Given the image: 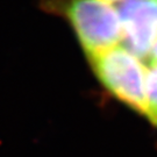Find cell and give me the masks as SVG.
I'll list each match as a JSON object with an SVG mask.
<instances>
[{
    "mask_svg": "<svg viewBox=\"0 0 157 157\" xmlns=\"http://www.w3.org/2000/svg\"><path fill=\"white\" fill-rule=\"evenodd\" d=\"M95 78L124 105L147 118V67L142 59L120 44L87 57Z\"/></svg>",
    "mask_w": 157,
    "mask_h": 157,
    "instance_id": "2",
    "label": "cell"
},
{
    "mask_svg": "<svg viewBox=\"0 0 157 157\" xmlns=\"http://www.w3.org/2000/svg\"><path fill=\"white\" fill-rule=\"evenodd\" d=\"M146 97L148 107L147 118L150 120L157 115V63H150L147 67Z\"/></svg>",
    "mask_w": 157,
    "mask_h": 157,
    "instance_id": "4",
    "label": "cell"
},
{
    "mask_svg": "<svg viewBox=\"0 0 157 157\" xmlns=\"http://www.w3.org/2000/svg\"><path fill=\"white\" fill-rule=\"evenodd\" d=\"M117 8L122 28L121 44L147 61L157 39V0H126Z\"/></svg>",
    "mask_w": 157,
    "mask_h": 157,
    "instance_id": "3",
    "label": "cell"
},
{
    "mask_svg": "<svg viewBox=\"0 0 157 157\" xmlns=\"http://www.w3.org/2000/svg\"><path fill=\"white\" fill-rule=\"evenodd\" d=\"M150 121H151L152 124H154V126L157 128V115H156V117H154L152 119H150Z\"/></svg>",
    "mask_w": 157,
    "mask_h": 157,
    "instance_id": "7",
    "label": "cell"
},
{
    "mask_svg": "<svg viewBox=\"0 0 157 157\" xmlns=\"http://www.w3.org/2000/svg\"><path fill=\"white\" fill-rule=\"evenodd\" d=\"M40 7L71 27L86 57L122 43L121 19L112 4L102 0H41Z\"/></svg>",
    "mask_w": 157,
    "mask_h": 157,
    "instance_id": "1",
    "label": "cell"
},
{
    "mask_svg": "<svg viewBox=\"0 0 157 157\" xmlns=\"http://www.w3.org/2000/svg\"><path fill=\"white\" fill-rule=\"evenodd\" d=\"M102 1L114 5V4H121V2H124V1H126V0H102Z\"/></svg>",
    "mask_w": 157,
    "mask_h": 157,
    "instance_id": "6",
    "label": "cell"
},
{
    "mask_svg": "<svg viewBox=\"0 0 157 157\" xmlns=\"http://www.w3.org/2000/svg\"><path fill=\"white\" fill-rule=\"evenodd\" d=\"M147 61H148V64H150V63H157V39L154 42V44H152L151 50L149 52V56L147 58Z\"/></svg>",
    "mask_w": 157,
    "mask_h": 157,
    "instance_id": "5",
    "label": "cell"
}]
</instances>
